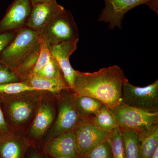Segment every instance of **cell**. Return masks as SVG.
Masks as SVG:
<instances>
[{
    "instance_id": "cell-32",
    "label": "cell",
    "mask_w": 158,
    "mask_h": 158,
    "mask_svg": "<svg viewBox=\"0 0 158 158\" xmlns=\"http://www.w3.org/2000/svg\"><path fill=\"white\" fill-rule=\"evenodd\" d=\"M77 158H87L86 157V156H78L77 157Z\"/></svg>"
},
{
    "instance_id": "cell-18",
    "label": "cell",
    "mask_w": 158,
    "mask_h": 158,
    "mask_svg": "<svg viewBox=\"0 0 158 158\" xmlns=\"http://www.w3.org/2000/svg\"><path fill=\"white\" fill-rule=\"evenodd\" d=\"M74 102L79 114L88 118L95 116L103 104L98 100L86 96H75Z\"/></svg>"
},
{
    "instance_id": "cell-34",
    "label": "cell",
    "mask_w": 158,
    "mask_h": 158,
    "mask_svg": "<svg viewBox=\"0 0 158 158\" xmlns=\"http://www.w3.org/2000/svg\"><path fill=\"white\" fill-rule=\"evenodd\" d=\"M0 158H3L2 157V156H0Z\"/></svg>"
},
{
    "instance_id": "cell-29",
    "label": "cell",
    "mask_w": 158,
    "mask_h": 158,
    "mask_svg": "<svg viewBox=\"0 0 158 158\" xmlns=\"http://www.w3.org/2000/svg\"><path fill=\"white\" fill-rule=\"evenodd\" d=\"M40 148L30 146L27 151L25 158H49Z\"/></svg>"
},
{
    "instance_id": "cell-27",
    "label": "cell",
    "mask_w": 158,
    "mask_h": 158,
    "mask_svg": "<svg viewBox=\"0 0 158 158\" xmlns=\"http://www.w3.org/2000/svg\"><path fill=\"white\" fill-rule=\"evenodd\" d=\"M15 134L4 115L2 106V98L0 94V141L10 138L14 135Z\"/></svg>"
},
{
    "instance_id": "cell-31",
    "label": "cell",
    "mask_w": 158,
    "mask_h": 158,
    "mask_svg": "<svg viewBox=\"0 0 158 158\" xmlns=\"http://www.w3.org/2000/svg\"><path fill=\"white\" fill-rule=\"evenodd\" d=\"M152 158H158V149L156 151Z\"/></svg>"
},
{
    "instance_id": "cell-28",
    "label": "cell",
    "mask_w": 158,
    "mask_h": 158,
    "mask_svg": "<svg viewBox=\"0 0 158 158\" xmlns=\"http://www.w3.org/2000/svg\"><path fill=\"white\" fill-rule=\"evenodd\" d=\"M17 31L0 33V55L14 39Z\"/></svg>"
},
{
    "instance_id": "cell-20",
    "label": "cell",
    "mask_w": 158,
    "mask_h": 158,
    "mask_svg": "<svg viewBox=\"0 0 158 158\" xmlns=\"http://www.w3.org/2000/svg\"><path fill=\"white\" fill-rule=\"evenodd\" d=\"M123 138L125 158H139L140 138L135 131H121Z\"/></svg>"
},
{
    "instance_id": "cell-9",
    "label": "cell",
    "mask_w": 158,
    "mask_h": 158,
    "mask_svg": "<svg viewBox=\"0 0 158 158\" xmlns=\"http://www.w3.org/2000/svg\"><path fill=\"white\" fill-rule=\"evenodd\" d=\"M153 0H104L105 7L98 20L109 23L110 29L122 28V20L127 12L140 5H148Z\"/></svg>"
},
{
    "instance_id": "cell-17",
    "label": "cell",
    "mask_w": 158,
    "mask_h": 158,
    "mask_svg": "<svg viewBox=\"0 0 158 158\" xmlns=\"http://www.w3.org/2000/svg\"><path fill=\"white\" fill-rule=\"evenodd\" d=\"M90 119L99 129L109 135L117 127L116 118L112 110L104 104L102 105L98 113Z\"/></svg>"
},
{
    "instance_id": "cell-5",
    "label": "cell",
    "mask_w": 158,
    "mask_h": 158,
    "mask_svg": "<svg viewBox=\"0 0 158 158\" xmlns=\"http://www.w3.org/2000/svg\"><path fill=\"white\" fill-rule=\"evenodd\" d=\"M56 96V116L53 124L46 136L43 144L49 139L73 130L85 120L90 118H84L78 113L75 105V96L70 89L63 90Z\"/></svg>"
},
{
    "instance_id": "cell-22",
    "label": "cell",
    "mask_w": 158,
    "mask_h": 158,
    "mask_svg": "<svg viewBox=\"0 0 158 158\" xmlns=\"http://www.w3.org/2000/svg\"><path fill=\"white\" fill-rule=\"evenodd\" d=\"M109 140L112 148L113 158H125L122 133L119 128L116 127L111 133Z\"/></svg>"
},
{
    "instance_id": "cell-26",
    "label": "cell",
    "mask_w": 158,
    "mask_h": 158,
    "mask_svg": "<svg viewBox=\"0 0 158 158\" xmlns=\"http://www.w3.org/2000/svg\"><path fill=\"white\" fill-rule=\"evenodd\" d=\"M19 82L21 80L15 71L0 61V85Z\"/></svg>"
},
{
    "instance_id": "cell-4",
    "label": "cell",
    "mask_w": 158,
    "mask_h": 158,
    "mask_svg": "<svg viewBox=\"0 0 158 158\" xmlns=\"http://www.w3.org/2000/svg\"><path fill=\"white\" fill-rule=\"evenodd\" d=\"M112 111L119 129L135 131L140 138L158 125V110L133 107L121 103Z\"/></svg>"
},
{
    "instance_id": "cell-7",
    "label": "cell",
    "mask_w": 158,
    "mask_h": 158,
    "mask_svg": "<svg viewBox=\"0 0 158 158\" xmlns=\"http://www.w3.org/2000/svg\"><path fill=\"white\" fill-rule=\"evenodd\" d=\"M40 41L48 47L62 43L79 39L78 30L73 15L64 9L39 34Z\"/></svg>"
},
{
    "instance_id": "cell-33",
    "label": "cell",
    "mask_w": 158,
    "mask_h": 158,
    "mask_svg": "<svg viewBox=\"0 0 158 158\" xmlns=\"http://www.w3.org/2000/svg\"><path fill=\"white\" fill-rule=\"evenodd\" d=\"M67 158L60 157V158Z\"/></svg>"
},
{
    "instance_id": "cell-6",
    "label": "cell",
    "mask_w": 158,
    "mask_h": 158,
    "mask_svg": "<svg viewBox=\"0 0 158 158\" xmlns=\"http://www.w3.org/2000/svg\"><path fill=\"white\" fill-rule=\"evenodd\" d=\"M39 34L26 26L18 30L14 39L0 55V61L15 70L26 57L39 47Z\"/></svg>"
},
{
    "instance_id": "cell-21",
    "label": "cell",
    "mask_w": 158,
    "mask_h": 158,
    "mask_svg": "<svg viewBox=\"0 0 158 158\" xmlns=\"http://www.w3.org/2000/svg\"><path fill=\"white\" fill-rule=\"evenodd\" d=\"M40 52V46L26 57L15 69V70L19 76L21 82L23 81L32 73L38 60Z\"/></svg>"
},
{
    "instance_id": "cell-14",
    "label": "cell",
    "mask_w": 158,
    "mask_h": 158,
    "mask_svg": "<svg viewBox=\"0 0 158 158\" xmlns=\"http://www.w3.org/2000/svg\"><path fill=\"white\" fill-rule=\"evenodd\" d=\"M40 149L52 158H77L78 154L73 130L48 140Z\"/></svg>"
},
{
    "instance_id": "cell-19",
    "label": "cell",
    "mask_w": 158,
    "mask_h": 158,
    "mask_svg": "<svg viewBox=\"0 0 158 158\" xmlns=\"http://www.w3.org/2000/svg\"><path fill=\"white\" fill-rule=\"evenodd\" d=\"M157 149L158 125L146 135L140 138L139 158H152Z\"/></svg>"
},
{
    "instance_id": "cell-3",
    "label": "cell",
    "mask_w": 158,
    "mask_h": 158,
    "mask_svg": "<svg viewBox=\"0 0 158 158\" xmlns=\"http://www.w3.org/2000/svg\"><path fill=\"white\" fill-rule=\"evenodd\" d=\"M56 114V96L43 91L34 117L23 134L29 146L41 148L46 136L53 124Z\"/></svg>"
},
{
    "instance_id": "cell-8",
    "label": "cell",
    "mask_w": 158,
    "mask_h": 158,
    "mask_svg": "<svg viewBox=\"0 0 158 158\" xmlns=\"http://www.w3.org/2000/svg\"><path fill=\"white\" fill-rule=\"evenodd\" d=\"M121 103L133 107L158 110V80L143 87L134 86L127 81L123 87Z\"/></svg>"
},
{
    "instance_id": "cell-13",
    "label": "cell",
    "mask_w": 158,
    "mask_h": 158,
    "mask_svg": "<svg viewBox=\"0 0 158 158\" xmlns=\"http://www.w3.org/2000/svg\"><path fill=\"white\" fill-rule=\"evenodd\" d=\"M65 9L56 0L32 6L26 27L40 33L50 23Z\"/></svg>"
},
{
    "instance_id": "cell-23",
    "label": "cell",
    "mask_w": 158,
    "mask_h": 158,
    "mask_svg": "<svg viewBox=\"0 0 158 158\" xmlns=\"http://www.w3.org/2000/svg\"><path fill=\"white\" fill-rule=\"evenodd\" d=\"M34 75L48 78L64 79L59 65L52 56L49 61L37 73Z\"/></svg>"
},
{
    "instance_id": "cell-30",
    "label": "cell",
    "mask_w": 158,
    "mask_h": 158,
    "mask_svg": "<svg viewBox=\"0 0 158 158\" xmlns=\"http://www.w3.org/2000/svg\"><path fill=\"white\" fill-rule=\"evenodd\" d=\"M51 1L52 0H31V2L32 6H33L39 3L45 2H49Z\"/></svg>"
},
{
    "instance_id": "cell-1",
    "label": "cell",
    "mask_w": 158,
    "mask_h": 158,
    "mask_svg": "<svg viewBox=\"0 0 158 158\" xmlns=\"http://www.w3.org/2000/svg\"><path fill=\"white\" fill-rule=\"evenodd\" d=\"M128 81L123 71L113 65L94 73L76 70L73 87L75 96L90 97L113 110L121 103L123 85Z\"/></svg>"
},
{
    "instance_id": "cell-16",
    "label": "cell",
    "mask_w": 158,
    "mask_h": 158,
    "mask_svg": "<svg viewBox=\"0 0 158 158\" xmlns=\"http://www.w3.org/2000/svg\"><path fill=\"white\" fill-rule=\"evenodd\" d=\"M30 147L23 135L15 134L0 141V156L3 158H25Z\"/></svg>"
},
{
    "instance_id": "cell-2",
    "label": "cell",
    "mask_w": 158,
    "mask_h": 158,
    "mask_svg": "<svg viewBox=\"0 0 158 158\" xmlns=\"http://www.w3.org/2000/svg\"><path fill=\"white\" fill-rule=\"evenodd\" d=\"M43 91L1 94L6 120L15 133L23 135L34 117Z\"/></svg>"
},
{
    "instance_id": "cell-15",
    "label": "cell",
    "mask_w": 158,
    "mask_h": 158,
    "mask_svg": "<svg viewBox=\"0 0 158 158\" xmlns=\"http://www.w3.org/2000/svg\"><path fill=\"white\" fill-rule=\"evenodd\" d=\"M22 82L30 86L34 90L45 91L58 95L63 90L69 89L64 79H51L31 74Z\"/></svg>"
},
{
    "instance_id": "cell-25",
    "label": "cell",
    "mask_w": 158,
    "mask_h": 158,
    "mask_svg": "<svg viewBox=\"0 0 158 158\" xmlns=\"http://www.w3.org/2000/svg\"><path fill=\"white\" fill-rule=\"evenodd\" d=\"M36 90L23 82L0 85V94H12Z\"/></svg>"
},
{
    "instance_id": "cell-24",
    "label": "cell",
    "mask_w": 158,
    "mask_h": 158,
    "mask_svg": "<svg viewBox=\"0 0 158 158\" xmlns=\"http://www.w3.org/2000/svg\"><path fill=\"white\" fill-rule=\"evenodd\" d=\"M85 156L87 158H113L109 138L90 150Z\"/></svg>"
},
{
    "instance_id": "cell-10",
    "label": "cell",
    "mask_w": 158,
    "mask_h": 158,
    "mask_svg": "<svg viewBox=\"0 0 158 158\" xmlns=\"http://www.w3.org/2000/svg\"><path fill=\"white\" fill-rule=\"evenodd\" d=\"M90 118L73 130L78 156H85L94 147L108 139L110 135L97 127Z\"/></svg>"
},
{
    "instance_id": "cell-12",
    "label": "cell",
    "mask_w": 158,
    "mask_h": 158,
    "mask_svg": "<svg viewBox=\"0 0 158 158\" xmlns=\"http://www.w3.org/2000/svg\"><path fill=\"white\" fill-rule=\"evenodd\" d=\"M79 39L62 43L48 48L50 52L59 65L69 88L71 90L73 87L76 70L71 65L69 58L76 50Z\"/></svg>"
},
{
    "instance_id": "cell-11",
    "label": "cell",
    "mask_w": 158,
    "mask_h": 158,
    "mask_svg": "<svg viewBox=\"0 0 158 158\" xmlns=\"http://www.w3.org/2000/svg\"><path fill=\"white\" fill-rule=\"evenodd\" d=\"M32 7L31 0H14L0 21V33L26 27Z\"/></svg>"
}]
</instances>
